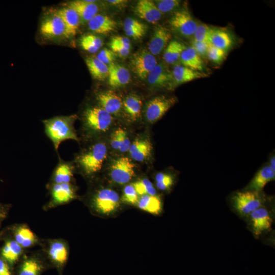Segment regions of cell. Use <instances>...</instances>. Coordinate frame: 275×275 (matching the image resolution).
Segmentation results:
<instances>
[{
    "instance_id": "cell-1",
    "label": "cell",
    "mask_w": 275,
    "mask_h": 275,
    "mask_svg": "<svg viewBox=\"0 0 275 275\" xmlns=\"http://www.w3.org/2000/svg\"><path fill=\"white\" fill-rule=\"evenodd\" d=\"M77 117L76 115L56 116L42 121L45 134L52 142L58 155L59 148L63 142L68 140L80 142L74 126Z\"/></svg>"
},
{
    "instance_id": "cell-2",
    "label": "cell",
    "mask_w": 275,
    "mask_h": 275,
    "mask_svg": "<svg viewBox=\"0 0 275 275\" xmlns=\"http://www.w3.org/2000/svg\"><path fill=\"white\" fill-rule=\"evenodd\" d=\"M106 156V144L95 141L77 154L73 162L75 170H78L87 178H92L101 170Z\"/></svg>"
},
{
    "instance_id": "cell-3",
    "label": "cell",
    "mask_w": 275,
    "mask_h": 275,
    "mask_svg": "<svg viewBox=\"0 0 275 275\" xmlns=\"http://www.w3.org/2000/svg\"><path fill=\"white\" fill-rule=\"evenodd\" d=\"M83 134L88 140L108 130L113 122L111 114L99 106L86 107L81 115Z\"/></svg>"
},
{
    "instance_id": "cell-4",
    "label": "cell",
    "mask_w": 275,
    "mask_h": 275,
    "mask_svg": "<svg viewBox=\"0 0 275 275\" xmlns=\"http://www.w3.org/2000/svg\"><path fill=\"white\" fill-rule=\"evenodd\" d=\"M39 247L49 264L61 272L69 258L68 241L62 238H41Z\"/></svg>"
},
{
    "instance_id": "cell-5",
    "label": "cell",
    "mask_w": 275,
    "mask_h": 275,
    "mask_svg": "<svg viewBox=\"0 0 275 275\" xmlns=\"http://www.w3.org/2000/svg\"><path fill=\"white\" fill-rule=\"evenodd\" d=\"M88 204L95 212L108 215L119 208L120 198L118 194L113 189L100 188L91 193Z\"/></svg>"
},
{
    "instance_id": "cell-6",
    "label": "cell",
    "mask_w": 275,
    "mask_h": 275,
    "mask_svg": "<svg viewBox=\"0 0 275 275\" xmlns=\"http://www.w3.org/2000/svg\"><path fill=\"white\" fill-rule=\"evenodd\" d=\"M49 199L43 206L44 211L67 204L77 199L76 188L73 183H49L46 185Z\"/></svg>"
},
{
    "instance_id": "cell-7",
    "label": "cell",
    "mask_w": 275,
    "mask_h": 275,
    "mask_svg": "<svg viewBox=\"0 0 275 275\" xmlns=\"http://www.w3.org/2000/svg\"><path fill=\"white\" fill-rule=\"evenodd\" d=\"M18 263L16 275H41L49 265L40 249L28 250Z\"/></svg>"
},
{
    "instance_id": "cell-8",
    "label": "cell",
    "mask_w": 275,
    "mask_h": 275,
    "mask_svg": "<svg viewBox=\"0 0 275 275\" xmlns=\"http://www.w3.org/2000/svg\"><path fill=\"white\" fill-rule=\"evenodd\" d=\"M232 203L237 212L246 216L262 206L263 199L261 192L245 190L233 195Z\"/></svg>"
},
{
    "instance_id": "cell-9",
    "label": "cell",
    "mask_w": 275,
    "mask_h": 275,
    "mask_svg": "<svg viewBox=\"0 0 275 275\" xmlns=\"http://www.w3.org/2000/svg\"><path fill=\"white\" fill-rule=\"evenodd\" d=\"M199 22L193 17L187 8L175 11L169 20L171 28L185 38H193Z\"/></svg>"
},
{
    "instance_id": "cell-10",
    "label": "cell",
    "mask_w": 275,
    "mask_h": 275,
    "mask_svg": "<svg viewBox=\"0 0 275 275\" xmlns=\"http://www.w3.org/2000/svg\"><path fill=\"white\" fill-rule=\"evenodd\" d=\"M130 64L132 71L143 80L147 78L157 62L154 56L149 51L142 49L133 54Z\"/></svg>"
},
{
    "instance_id": "cell-11",
    "label": "cell",
    "mask_w": 275,
    "mask_h": 275,
    "mask_svg": "<svg viewBox=\"0 0 275 275\" xmlns=\"http://www.w3.org/2000/svg\"><path fill=\"white\" fill-rule=\"evenodd\" d=\"M9 231V237L26 250L35 246H39L40 244L41 238L26 224L13 225L10 227Z\"/></svg>"
},
{
    "instance_id": "cell-12",
    "label": "cell",
    "mask_w": 275,
    "mask_h": 275,
    "mask_svg": "<svg viewBox=\"0 0 275 275\" xmlns=\"http://www.w3.org/2000/svg\"><path fill=\"white\" fill-rule=\"evenodd\" d=\"M177 101L175 97L164 96L152 99L148 102L146 108L145 117L147 121L150 123L156 122L163 117Z\"/></svg>"
},
{
    "instance_id": "cell-13",
    "label": "cell",
    "mask_w": 275,
    "mask_h": 275,
    "mask_svg": "<svg viewBox=\"0 0 275 275\" xmlns=\"http://www.w3.org/2000/svg\"><path fill=\"white\" fill-rule=\"evenodd\" d=\"M148 84L157 89L171 90L176 87L172 71L164 63H157L147 77Z\"/></svg>"
},
{
    "instance_id": "cell-14",
    "label": "cell",
    "mask_w": 275,
    "mask_h": 275,
    "mask_svg": "<svg viewBox=\"0 0 275 275\" xmlns=\"http://www.w3.org/2000/svg\"><path fill=\"white\" fill-rule=\"evenodd\" d=\"M134 174V165L127 157L115 160L110 169V176L115 183L122 185L128 182Z\"/></svg>"
},
{
    "instance_id": "cell-15",
    "label": "cell",
    "mask_w": 275,
    "mask_h": 275,
    "mask_svg": "<svg viewBox=\"0 0 275 275\" xmlns=\"http://www.w3.org/2000/svg\"><path fill=\"white\" fill-rule=\"evenodd\" d=\"M65 31L64 23L56 12L45 17L40 26L41 34L47 39L65 37Z\"/></svg>"
},
{
    "instance_id": "cell-16",
    "label": "cell",
    "mask_w": 275,
    "mask_h": 275,
    "mask_svg": "<svg viewBox=\"0 0 275 275\" xmlns=\"http://www.w3.org/2000/svg\"><path fill=\"white\" fill-rule=\"evenodd\" d=\"M58 162L54 168L48 183H73L75 168L73 161H66L58 155Z\"/></svg>"
},
{
    "instance_id": "cell-17",
    "label": "cell",
    "mask_w": 275,
    "mask_h": 275,
    "mask_svg": "<svg viewBox=\"0 0 275 275\" xmlns=\"http://www.w3.org/2000/svg\"><path fill=\"white\" fill-rule=\"evenodd\" d=\"M249 216L253 233L257 237L271 229L272 219L265 208L260 207Z\"/></svg>"
},
{
    "instance_id": "cell-18",
    "label": "cell",
    "mask_w": 275,
    "mask_h": 275,
    "mask_svg": "<svg viewBox=\"0 0 275 275\" xmlns=\"http://www.w3.org/2000/svg\"><path fill=\"white\" fill-rule=\"evenodd\" d=\"M28 251L22 248L13 239L8 236L5 239L0 253L1 258L10 266H13L19 262Z\"/></svg>"
},
{
    "instance_id": "cell-19",
    "label": "cell",
    "mask_w": 275,
    "mask_h": 275,
    "mask_svg": "<svg viewBox=\"0 0 275 275\" xmlns=\"http://www.w3.org/2000/svg\"><path fill=\"white\" fill-rule=\"evenodd\" d=\"M172 37L169 29L163 26L156 27L148 44L149 51L153 56L159 54L165 49Z\"/></svg>"
},
{
    "instance_id": "cell-20",
    "label": "cell",
    "mask_w": 275,
    "mask_h": 275,
    "mask_svg": "<svg viewBox=\"0 0 275 275\" xmlns=\"http://www.w3.org/2000/svg\"><path fill=\"white\" fill-rule=\"evenodd\" d=\"M133 11L139 17L151 23H155L159 21L162 15L154 1L150 0L138 1L134 7Z\"/></svg>"
},
{
    "instance_id": "cell-21",
    "label": "cell",
    "mask_w": 275,
    "mask_h": 275,
    "mask_svg": "<svg viewBox=\"0 0 275 275\" xmlns=\"http://www.w3.org/2000/svg\"><path fill=\"white\" fill-rule=\"evenodd\" d=\"M96 98L99 106L111 115L118 114L122 108L121 98L112 90L100 92Z\"/></svg>"
},
{
    "instance_id": "cell-22",
    "label": "cell",
    "mask_w": 275,
    "mask_h": 275,
    "mask_svg": "<svg viewBox=\"0 0 275 275\" xmlns=\"http://www.w3.org/2000/svg\"><path fill=\"white\" fill-rule=\"evenodd\" d=\"M96 2L92 0H76L70 2L68 7L75 11L80 18V22H88L99 11Z\"/></svg>"
},
{
    "instance_id": "cell-23",
    "label": "cell",
    "mask_w": 275,
    "mask_h": 275,
    "mask_svg": "<svg viewBox=\"0 0 275 275\" xmlns=\"http://www.w3.org/2000/svg\"><path fill=\"white\" fill-rule=\"evenodd\" d=\"M56 12L61 18L65 26V37L70 38L74 36L80 23V19L77 13L68 6L61 8Z\"/></svg>"
},
{
    "instance_id": "cell-24",
    "label": "cell",
    "mask_w": 275,
    "mask_h": 275,
    "mask_svg": "<svg viewBox=\"0 0 275 275\" xmlns=\"http://www.w3.org/2000/svg\"><path fill=\"white\" fill-rule=\"evenodd\" d=\"M131 79L129 71L124 66L112 63L108 66V81L113 88H118L128 84Z\"/></svg>"
},
{
    "instance_id": "cell-25",
    "label": "cell",
    "mask_w": 275,
    "mask_h": 275,
    "mask_svg": "<svg viewBox=\"0 0 275 275\" xmlns=\"http://www.w3.org/2000/svg\"><path fill=\"white\" fill-rule=\"evenodd\" d=\"M89 29L100 34H107L115 31L118 26L117 22L110 17L97 14L88 22Z\"/></svg>"
},
{
    "instance_id": "cell-26",
    "label": "cell",
    "mask_w": 275,
    "mask_h": 275,
    "mask_svg": "<svg viewBox=\"0 0 275 275\" xmlns=\"http://www.w3.org/2000/svg\"><path fill=\"white\" fill-rule=\"evenodd\" d=\"M274 178L275 172L269 165L264 166L256 173L245 190L261 192L266 184L274 180Z\"/></svg>"
},
{
    "instance_id": "cell-27",
    "label": "cell",
    "mask_w": 275,
    "mask_h": 275,
    "mask_svg": "<svg viewBox=\"0 0 275 275\" xmlns=\"http://www.w3.org/2000/svg\"><path fill=\"white\" fill-rule=\"evenodd\" d=\"M172 73L176 86L208 76L204 72L195 71L181 65H175Z\"/></svg>"
},
{
    "instance_id": "cell-28",
    "label": "cell",
    "mask_w": 275,
    "mask_h": 275,
    "mask_svg": "<svg viewBox=\"0 0 275 275\" xmlns=\"http://www.w3.org/2000/svg\"><path fill=\"white\" fill-rule=\"evenodd\" d=\"M142 101L135 94H130L122 100V108L126 117L130 121H135L140 117Z\"/></svg>"
},
{
    "instance_id": "cell-29",
    "label": "cell",
    "mask_w": 275,
    "mask_h": 275,
    "mask_svg": "<svg viewBox=\"0 0 275 275\" xmlns=\"http://www.w3.org/2000/svg\"><path fill=\"white\" fill-rule=\"evenodd\" d=\"M152 149V144L149 140L136 139L131 144L129 151L133 159L143 161L150 155Z\"/></svg>"
},
{
    "instance_id": "cell-30",
    "label": "cell",
    "mask_w": 275,
    "mask_h": 275,
    "mask_svg": "<svg viewBox=\"0 0 275 275\" xmlns=\"http://www.w3.org/2000/svg\"><path fill=\"white\" fill-rule=\"evenodd\" d=\"M179 60L183 66L195 71L204 72V62L191 46L186 47L182 51Z\"/></svg>"
},
{
    "instance_id": "cell-31",
    "label": "cell",
    "mask_w": 275,
    "mask_h": 275,
    "mask_svg": "<svg viewBox=\"0 0 275 275\" xmlns=\"http://www.w3.org/2000/svg\"><path fill=\"white\" fill-rule=\"evenodd\" d=\"M209 43L227 52L232 46L233 39L227 31L213 28L210 37Z\"/></svg>"
},
{
    "instance_id": "cell-32",
    "label": "cell",
    "mask_w": 275,
    "mask_h": 275,
    "mask_svg": "<svg viewBox=\"0 0 275 275\" xmlns=\"http://www.w3.org/2000/svg\"><path fill=\"white\" fill-rule=\"evenodd\" d=\"M85 62L92 76L98 80H104L108 75V67L96 57H89Z\"/></svg>"
},
{
    "instance_id": "cell-33",
    "label": "cell",
    "mask_w": 275,
    "mask_h": 275,
    "mask_svg": "<svg viewBox=\"0 0 275 275\" xmlns=\"http://www.w3.org/2000/svg\"><path fill=\"white\" fill-rule=\"evenodd\" d=\"M137 204L141 209L153 214H158L162 210V202L157 195L142 196Z\"/></svg>"
},
{
    "instance_id": "cell-34",
    "label": "cell",
    "mask_w": 275,
    "mask_h": 275,
    "mask_svg": "<svg viewBox=\"0 0 275 275\" xmlns=\"http://www.w3.org/2000/svg\"><path fill=\"white\" fill-rule=\"evenodd\" d=\"M184 44L174 40L170 41L164 49L163 58L166 63L173 64L179 60L182 51L186 48Z\"/></svg>"
},
{
    "instance_id": "cell-35",
    "label": "cell",
    "mask_w": 275,
    "mask_h": 275,
    "mask_svg": "<svg viewBox=\"0 0 275 275\" xmlns=\"http://www.w3.org/2000/svg\"><path fill=\"white\" fill-rule=\"evenodd\" d=\"M80 45L81 48L90 53H95L103 45L101 39L93 34L83 35L80 39Z\"/></svg>"
},
{
    "instance_id": "cell-36",
    "label": "cell",
    "mask_w": 275,
    "mask_h": 275,
    "mask_svg": "<svg viewBox=\"0 0 275 275\" xmlns=\"http://www.w3.org/2000/svg\"><path fill=\"white\" fill-rule=\"evenodd\" d=\"M213 30V28L206 24L199 22L192 39L209 43L210 37Z\"/></svg>"
},
{
    "instance_id": "cell-37",
    "label": "cell",
    "mask_w": 275,
    "mask_h": 275,
    "mask_svg": "<svg viewBox=\"0 0 275 275\" xmlns=\"http://www.w3.org/2000/svg\"><path fill=\"white\" fill-rule=\"evenodd\" d=\"M137 194L144 195H156V191L152 183L147 179L139 180L132 183Z\"/></svg>"
},
{
    "instance_id": "cell-38",
    "label": "cell",
    "mask_w": 275,
    "mask_h": 275,
    "mask_svg": "<svg viewBox=\"0 0 275 275\" xmlns=\"http://www.w3.org/2000/svg\"><path fill=\"white\" fill-rule=\"evenodd\" d=\"M156 187L161 190H168L174 184V177L170 174L158 173L155 176Z\"/></svg>"
},
{
    "instance_id": "cell-39",
    "label": "cell",
    "mask_w": 275,
    "mask_h": 275,
    "mask_svg": "<svg viewBox=\"0 0 275 275\" xmlns=\"http://www.w3.org/2000/svg\"><path fill=\"white\" fill-rule=\"evenodd\" d=\"M154 2L162 14L177 10L181 4V1L179 0H158Z\"/></svg>"
},
{
    "instance_id": "cell-40",
    "label": "cell",
    "mask_w": 275,
    "mask_h": 275,
    "mask_svg": "<svg viewBox=\"0 0 275 275\" xmlns=\"http://www.w3.org/2000/svg\"><path fill=\"white\" fill-rule=\"evenodd\" d=\"M226 55V51L210 44L207 51L206 58L213 63L216 65H219L224 60Z\"/></svg>"
},
{
    "instance_id": "cell-41",
    "label": "cell",
    "mask_w": 275,
    "mask_h": 275,
    "mask_svg": "<svg viewBox=\"0 0 275 275\" xmlns=\"http://www.w3.org/2000/svg\"><path fill=\"white\" fill-rule=\"evenodd\" d=\"M139 199V195L132 184H128L124 187L122 197L123 202L134 205L138 203Z\"/></svg>"
},
{
    "instance_id": "cell-42",
    "label": "cell",
    "mask_w": 275,
    "mask_h": 275,
    "mask_svg": "<svg viewBox=\"0 0 275 275\" xmlns=\"http://www.w3.org/2000/svg\"><path fill=\"white\" fill-rule=\"evenodd\" d=\"M191 44V46L202 59L206 58L210 43L197 41L192 39Z\"/></svg>"
},
{
    "instance_id": "cell-43",
    "label": "cell",
    "mask_w": 275,
    "mask_h": 275,
    "mask_svg": "<svg viewBox=\"0 0 275 275\" xmlns=\"http://www.w3.org/2000/svg\"><path fill=\"white\" fill-rule=\"evenodd\" d=\"M116 57V54L112 50L104 48L101 50L96 57L106 65L113 63Z\"/></svg>"
},
{
    "instance_id": "cell-44",
    "label": "cell",
    "mask_w": 275,
    "mask_h": 275,
    "mask_svg": "<svg viewBox=\"0 0 275 275\" xmlns=\"http://www.w3.org/2000/svg\"><path fill=\"white\" fill-rule=\"evenodd\" d=\"M147 29V25L140 21L130 17L127 18L123 22L124 31L132 29Z\"/></svg>"
},
{
    "instance_id": "cell-45",
    "label": "cell",
    "mask_w": 275,
    "mask_h": 275,
    "mask_svg": "<svg viewBox=\"0 0 275 275\" xmlns=\"http://www.w3.org/2000/svg\"><path fill=\"white\" fill-rule=\"evenodd\" d=\"M131 145L130 141L127 136V132L121 128L120 147L119 150L122 152L129 150Z\"/></svg>"
},
{
    "instance_id": "cell-46",
    "label": "cell",
    "mask_w": 275,
    "mask_h": 275,
    "mask_svg": "<svg viewBox=\"0 0 275 275\" xmlns=\"http://www.w3.org/2000/svg\"><path fill=\"white\" fill-rule=\"evenodd\" d=\"M110 45H119L130 49L131 44L130 40L125 37L115 36L112 38Z\"/></svg>"
},
{
    "instance_id": "cell-47",
    "label": "cell",
    "mask_w": 275,
    "mask_h": 275,
    "mask_svg": "<svg viewBox=\"0 0 275 275\" xmlns=\"http://www.w3.org/2000/svg\"><path fill=\"white\" fill-rule=\"evenodd\" d=\"M147 29H132L125 31L126 34L134 39L142 38L145 34Z\"/></svg>"
},
{
    "instance_id": "cell-48",
    "label": "cell",
    "mask_w": 275,
    "mask_h": 275,
    "mask_svg": "<svg viewBox=\"0 0 275 275\" xmlns=\"http://www.w3.org/2000/svg\"><path fill=\"white\" fill-rule=\"evenodd\" d=\"M121 128L116 130L112 135L111 145L115 150H119L120 147Z\"/></svg>"
},
{
    "instance_id": "cell-49",
    "label": "cell",
    "mask_w": 275,
    "mask_h": 275,
    "mask_svg": "<svg viewBox=\"0 0 275 275\" xmlns=\"http://www.w3.org/2000/svg\"><path fill=\"white\" fill-rule=\"evenodd\" d=\"M111 50L114 52L116 55H119L121 57H127L130 52V50L125 47L119 45H110Z\"/></svg>"
},
{
    "instance_id": "cell-50",
    "label": "cell",
    "mask_w": 275,
    "mask_h": 275,
    "mask_svg": "<svg viewBox=\"0 0 275 275\" xmlns=\"http://www.w3.org/2000/svg\"><path fill=\"white\" fill-rule=\"evenodd\" d=\"M10 267L5 261L0 258V275H12Z\"/></svg>"
},
{
    "instance_id": "cell-51",
    "label": "cell",
    "mask_w": 275,
    "mask_h": 275,
    "mask_svg": "<svg viewBox=\"0 0 275 275\" xmlns=\"http://www.w3.org/2000/svg\"><path fill=\"white\" fill-rule=\"evenodd\" d=\"M10 205L0 203V225L8 216Z\"/></svg>"
},
{
    "instance_id": "cell-52",
    "label": "cell",
    "mask_w": 275,
    "mask_h": 275,
    "mask_svg": "<svg viewBox=\"0 0 275 275\" xmlns=\"http://www.w3.org/2000/svg\"><path fill=\"white\" fill-rule=\"evenodd\" d=\"M108 3L114 6L122 5L127 3L126 1L124 0H109L107 1Z\"/></svg>"
},
{
    "instance_id": "cell-53",
    "label": "cell",
    "mask_w": 275,
    "mask_h": 275,
    "mask_svg": "<svg viewBox=\"0 0 275 275\" xmlns=\"http://www.w3.org/2000/svg\"><path fill=\"white\" fill-rule=\"evenodd\" d=\"M269 162V167L273 172H275V156L274 154L271 156Z\"/></svg>"
}]
</instances>
